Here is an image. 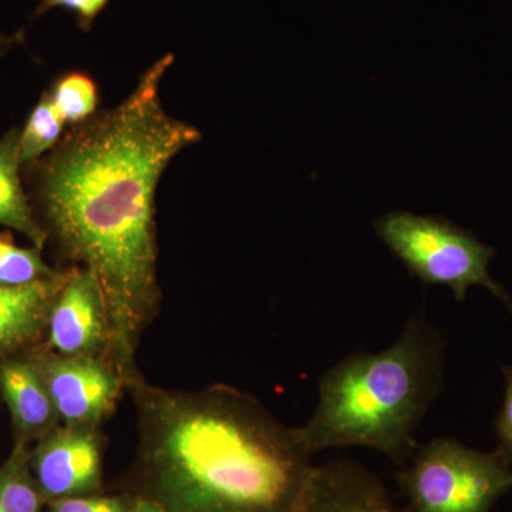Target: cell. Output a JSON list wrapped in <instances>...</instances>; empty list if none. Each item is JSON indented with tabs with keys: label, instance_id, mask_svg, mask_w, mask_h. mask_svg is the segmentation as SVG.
Listing matches in <instances>:
<instances>
[{
	"label": "cell",
	"instance_id": "cell-1",
	"mask_svg": "<svg viewBox=\"0 0 512 512\" xmlns=\"http://www.w3.org/2000/svg\"><path fill=\"white\" fill-rule=\"evenodd\" d=\"M164 56L116 109L74 128L40 171L39 198L64 254L99 285L109 315L110 360L126 386L141 335L160 302L154 200L161 174L201 140L164 110Z\"/></svg>",
	"mask_w": 512,
	"mask_h": 512
},
{
	"label": "cell",
	"instance_id": "cell-2",
	"mask_svg": "<svg viewBox=\"0 0 512 512\" xmlns=\"http://www.w3.org/2000/svg\"><path fill=\"white\" fill-rule=\"evenodd\" d=\"M136 498L163 512H298L315 466L298 431L227 384L177 392L127 380Z\"/></svg>",
	"mask_w": 512,
	"mask_h": 512
},
{
	"label": "cell",
	"instance_id": "cell-3",
	"mask_svg": "<svg viewBox=\"0 0 512 512\" xmlns=\"http://www.w3.org/2000/svg\"><path fill=\"white\" fill-rule=\"evenodd\" d=\"M444 348L439 329L420 311L389 349L352 353L330 367L315 413L296 427L303 447L312 456L369 447L406 466L420 447L417 427L443 390Z\"/></svg>",
	"mask_w": 512,
	"mask_h": 512
},
{
	"label": "cell",
	"instance_id": "cell-4",
	"mask_svg": "<svg viewBox=\"0 0 512 512\" xmlns=\"http://www.w3.org/2000/svg\"><path fill=\"white\" fill-rule=\"evenodd\" d=\"M375 231L409 274L424 284L447 286L458 302L466 299L468 289L483 286L512 312L510 295L488 272L495 249L468 229L443 217L393 211L375 222Z\"/></svg>",
	"mask_w": 512,
	"mask_h": 512
},
{
	"label": "cell",
	"instance_id": "cell-5",
	"mask_svg": "<svg viewBox=\"0 0 512 512\" xmlns=\"http://www.w3.org/2000/svg\"><path fill=\"white\" fill-rule=\"evenodd\" d=\"M399 481L407 512H490L512 488V467L495 451L436 439L419 447Z\"/></svg>",
	"mask_w": 512,
	"mask_h": 512
},
{
	"label": "cell",
	"instance_id": "cell-6",
	"mask_svg": "<svg viewBox=\"0 0 512 512\" xmlns=\"http://www.w3.org/2000/svg\"><path fill=\"white\" fill-rule=\"evenodd\" d=\"M33 360L64 426L99 427L113 412L124 380L106 357L50 352Z\"/></svg>",
	"mask_w": 512,
	"mask_h": 512
},
{
	"label": "cell",
	"instance_id": "cell-7",
	"mask_svg": "<svg viewBox=\"0 0 512 512\" xmlns=\"http://www.w3.org/2000/svg\"><path fill=\"white\" fill-rule=\"evenodd\" d=\"M30 466L45 501L96 495L103 480L99 427H55L30 451Z\"/></svg>",
	"mask_w": 512,
	"mask_h": 512
},
{
	"label": "cell",
	"instance_id": "cell-8",
	"mask_svg": "<svg viewBox=\"0 0 512 512\" xmlns=\"http://www.w3.org/2000/svg\"><path fill=\"white\" fill-rule=\"evenodd\" d=\"M47 330V345L59 355L110 360L109 315L99 285L89 272L82 268L67 272L53 302Z\"/></svg>",
	"mask_w": 512,
	"mask_h": 512
},
{
	"label": "cell",
	"instance_id": "cell-9",
	"mask_svg": "<svg viewBox=\"0 0 512 512\" xmlns=\"http://www.w3.org/2000/svg\"><path fill=\"white\" fill-rule=\"evenodd\" d=\"M298 512H402L380 478L356 461L315 466Z\"/></svg>",
	"mask_w": 512,
	"mask_h": 512
},
{
	"label": "cell",
	"instance_id": "cell-10",
	"mask_svg": "<svg viewBox=\"0 0 512 512\" xmlns=\"http://www.w3.org/2000/svg\"><path fill=\"white\" fill-rule=\"evenodd\" d=\"M0 392L19 437L42 439L59 426V414L35 360L16 359L3 363Z\"/></svg>",
	"mask_w": 512,
	"mask_h": 512
},
{
	"label": "cell",
	"instance_id": "cell-11",
	"mask_svg": "<svg viewBox=\"0 0 512 512\" xmlns=\"http://www.w3.org/2000/svg\"><path fill=\"white\" fill-rule=\"evenodd\" d=\"M66 274L18 288L0 286V355L39 338Z\"/></svg>",
	"mask_w": 512,
	"mask_h": 512
},
{
	"label": "cell",
	"instance_id": "cell-12",
	"mask_svg": "<svg viewBox=\"0 0 512 512\" xmlns=\"http://www.w3.org/2000/svg\"><path fill=\"white\" fill-rule=\"evenodd\" d=\"M19 134L12 130L0 140V225L15 229L42 249L47 234L33 217L20 183Z\"/></svg>",
	"mask_w": 512,
	"mask_h": 512
},
{
	"label": "cell",
	"instance_id": "cell-13",
	"mask_svg": "<svg viewBox=\"0 0 512 512\" xmlns=\"http://www.w3.org/2000/svg\"><path fill=\"white\" fill-rule=\"evenodd\" d=\"M29 440L19 437L0 467V512H40L43 498L30 466Z\"/></svg>",
	"mask_w": 512,
	"mask_h": 512
},
{
	"label": "cell",
	"instance_id": "cell-14",
	"mask_svg": "<svg viewBox=\"0 0 512 512\" xmlns=\"http://www.w3.org/2000/svg\"><path fill=\"white\" fill-rule=\"evenodd\" d=\"M64 121L49 96L43 97L30 114L19 134L20 163H30L55 146L62 134Z\"/></svg>",
	"mask_w": 512,
	"mask_h": 512
},
{
	"label": "cell",
	"instance_id": "cell-15",
	"mask_svg": "<svg viewBox=\"0 0 512 512\" xmlns=\"http://www.w3.org/2000/svg\"><path fill=\"white\" fill-rule=\"evenodd\" d=\"M57 275L43 261L39 248L16 247L9 239L0 238V286L18 288Z\"/></svg>",
	"mask_w": 512,
	"mask_h": 512
},
{
	"label": "cell",
	"instance_id": "cell-16",
	"mask_svg": "<svg viewBox=\"0 0 512 512\" xmlns=\"http://www.w3.org/2000/svg\"><path fill=\"white\" fill-rule=\"evenodd\" d=\"M64 123H83L97 107L96 84L82 73H70L57 82L52 97Z\"/></svg>",
	"mask_w": 512,
	"mask_h": 512
},
{
	"label": "cell",
	"instance_id": "cell-17",
	"mask_svg": "<svg viewBox=\"0 0 512 512\" xmlns=\"http://www.w3.org/2000/svg\"><path fill=\"white\" fill-rule=\"evenodd\" d=\"M109 3L110 0H40L29 22L32 23L33 20L42 18L49 10L64 9L76 16L77 26L83 32H90L94 22Z\"/></svg>",
	"mask_w": 512,
	"mask_h": 512
},
{
	"label": "cell",
	"instance_id": "cell-18",
	"mask_svg": "<svg viewBox=\"0 0 512 512\" xmlns=\"http://www.w3.org/2000/svg\"><path fill=\"white\" fill-rule=\"evenodd\" d=\"M505 377V393L503 407L495 419V433L498 437V446L495 453L512 467V367H503Z\"/></svg>",
	"mask_w": 512,
	"mask_h": 512
},
{
	"label": "cell",
	"instance_id": "cell-19",
	"mask_svg": "<svg viewBox=\"0 0 512 512\" xmlns=\"http://www.w3.org/2000/svg\"><path fill=\"white\" fill-rule=\"evenodd\" d=\"M128 503L127 498L86 495L52 501L47 512H124Z\"/></svg>",
	"mask_w": 512,
	"mask_h": 512
},
{
	"label": "cell",
	"instance_id": "cell-20",
	"mask_svg": "<svg viewBox=\"0 0 512 512\" xmlns=\"http://www.w3.org/2000/svg\"><path fill=\"white\" fill-rule=\"evenodd\" d=\"M124 512H163L156 504L151 501L143 500V498H131L128 507Z\"/></svg>",
	"mask_w": 512,
	"mask_h": 512
}]
</instances>
